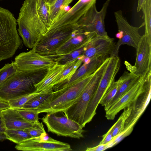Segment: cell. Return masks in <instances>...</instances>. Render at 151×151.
Masks as SVG:
<instances>
[{"mask_svg": "<svg viewBox=\"0 0 151 151\" xmlns=\"http://www.w3.org/2000/svg\"><path fill=\"white\" fill-rule=\"evenodd\" d=\"M132 108V104L124 109V111L116 122L112 126V135L113 139L122 135L124 129L125 122L130 115Z\"/></svg>", "mask_w": 151, "mask_h": 151, "instance_id": "cb8c5ba5", "label": "cell"}, {"mask_svg": "<svg viewBox=\"0 0 151 151\" xmlns=\"http://www.w3.org/2000/svg\"><path fill=\"white\" fill-rule=\"evenodd\" d=\"M65 64L55 63L47 70V73L42 79L35 85L36 91L40 92L52 88V83L57 77L64 69Z\"/></svg>", "mask_w": 151, "mask_h": 151, "instance_id": "7402d4cb", "label": "cell"}, {"mask_svg": "<svg viewBox=\"0 0 151 151\" xmlns=\"http://www.w3.org/2000/svg\"><path fill=\"white\" fill-rule=\"evenodd\" d=\"M96 35L77 27L73 30L68 39L56 50L54 55L67 54L85 46Z\"/></svg>", "mask_w": 151, "mask_h": 151, "instance_id": "e0dca14e", "label": "cell"}, {"mask_svg": "<svg viewBox=\"0 0 151 151\" xmlns=\"http://www.w3.org/2000/svg\"><path fill=\"white\" fill-rule=\"evenodd\" d=\"M6 139V137L4 133L0 134V141H3Z\"/></svg>", "mask_w": 151, "mask_h": 151, "instance_id": "ab89813d", "label": "cell"}, {"mask_svg": "<svg viewBox=\"0 0 151 151\" xmlns=\"http://www.w3.org/2000/svg\"><path fill=\"white\" fill-rule=\"evenodd\" d=\"M96 0H79L69 10L52 22L47 31L64 28L74 30L77 28L82 17Z\"/></svg>", "mask_w": 151, "mask_h": 151, "instance_id": "ba28073f", "label": "cell"}, {"mask_svg": "<svg viewBox=\"0 0 151 151\" xmlns=\"http://www.w3.org/2000/svg\"><path fill=\"white\" fill-rule=\"evenodd\" d=\"M141 10L145 28L144 35L151 40V0H146Z\"/></svg>", "mask_w": 151, "mask_h": 151, "instance_id": "f1b7e54d", "label": "cell"}, {"mask_svg": "<svg viewBox=\"0 0 151 151\" xmlns=\"http://www.w3.org/2000/svg\"><path fill=\"white\" fill-rule=\"evenodd\" d=\"M136 50L134 65L125 61L127 69L136 75L146 76L151 72V40L144 34L141 36Z\"/></svg>", "mask_w": 151, "mask_h": 151, "instance_id": "4fadbf2b", "label": "cell"}, {"mask_svg": "<svg viewBox=\"0 0 151 151\" xmlns=\"http://www.w3.org/2000/svg\"><path fill=\"white\" fill-rule=\"evenodd\" d=\"M85 57L83 55L74 60L65 64L59 75L54 81L52 88L62 85L68 82L83 63Z\"/></svg>", "mask_w": 151, "mask_h": 151, "instance_id": "ffe728a7", "label": "cell"}, {"mask_svg": "<svg viewBox=\"0 0 151 151\" xmlns=\"http://www.w3.org/2000/svg\"><path fill=\"white\" fill-rule=\"evenodd\" d=\"M14 109L25 120L32 124L36 123L39 122L38 117L39 114L37 113L35 109L23 108Z\"/></svg>", "mask_w": 151, "mask_h": 151, "instance_id": "4dcf8cb0", "label": "cell"}, {"mask_svg": "<svg viewBox=\"0 0 151 151\" xmlns=\"http://www.w3.org/2000/svg\"><path fill=\"white\" fill-rule=\"evenodd\" d=\"M115 44L114 39L108 36L96 35L86 46V50L83 55L89 58L93 56L107 58L112 53Z\"/></svg>", "mask_w": 151, "mask_h": 151, "instance_id": "2e32d148", "label": "cell"}, {"mask_svg": "<svg viewBox=\"0 0 151 151\" xmlns=\"http://www.w3.org/2000/svg\"><path fill=\"white\" fill-rule=\"evenodd\" d=\"M4 134L7 139L17 144L32 138L24 129H6Z\"/></svg>", "mask_w": 151, "mask_h": 151, "instance_id": "4316f807", "label": "cell"}, {"mask_svg": "<svg viewBox=\"0 0 151 151\" xmlns=\"http://www.w3.org/2000/svg\"><path fill=\"white\" fill-rule=\"evenodd\" d=\"M53 91L52 88L49 89L46 91L31 99L27 102L22 108L36 109L50 96Z\"/></svg>", "mask_w": 151, "mask_h": 151, "instance_id": "484cf974", "label": "cell"}, {"mask_svg": "<svg viewBox=\"0 0 151 151\" xmlns=\"http://www.w3.org/2000/svg\"><path fill=\"white\" fill-rule=\"evenodd\" d=\"M10 106L8 102L4 101L0 99V111H1L8 109Z\"/></svg>", "mask_w": 151, "mask_h": 151, "instance_id": "8d00e7d4", "label": "cell"}, {"mask_svg": "<svg viewBox=\"0 0 151 151\" xmlns=\"http://www.w3.org/2000/svg\"><path fill=\"white\" fill-rule=\"evenodd\" d=\"M56 0H47L46 1L48 4L49 6L52 5Z\"/></svg>", "mask_w": 151, "mask_h": 151, "instance_id": "60d3db41", "label": "cell"}, {"mask_svg": "<svg viewBox=\"0 0 151 151\" xmlns=\"http://www.w3.org/2000/svg\"><path fill=\"white\" fill-rule=\"evenodd\" d=\"M17 22V30L22 42L30 49L32 48L39 38L48 31L38 14L36 0H25L24 1Z\"/></svg>", "mask_w": 151, "mask_h": 151, "instance_id": "6da1fadb", "label": "cell"}, {"mask_svg": "<svg viewBox=\"0 0 151 151\" xmlns=\"http://www.w3.org/2000/svg\"></svg>", "mask_w": 151, "mask_h": 151, "instance_id": "b9f144b4", "label": "cell"}, {"mask_svg": "<svg viewBox=\"0 0 151 151\" xmlns=\"http://www.w3.org/2000/svg\"><path fill=\"white\" fill-rule=\"evenodd\" d=\"M24 130L30 135L32 138L38 137L42 134L46 132L42 123L40 122L33 124L31 127Z\"/></svg>", "mask_w": 151, "mask_h": 151, "instance_id": "d6a6232c", "label": "cell"}, {"mask_svg": "<svg viewBox=\"0 0 151 151\" xmlns=\"http://www.w3.org/2000/svg\"><path fill=\"white\" fill-rule=\"evenodd\" d=\"M48 69L17 70L16 73L0 85V99L8 101L36 90L35 85L46 74Z\"/></svg>", "mask_w": 151, "mask_h": 151, "instance_id": "7a4b0ae2", "label": "cell"}, {"mask_svg": "<svg viewBox=\"0 0 151 151\" xmlns=\"http://www.w3.org/2000/svg\"><path fill=\"white\" fill-rule=\"evenodd\" d=\"M1 111H0V134H4L6 129Z\"/></svg>", "mask_w": 151, "mask_h": 151, "instance_id": "d590c367", "label": "cell"}, {"mask_svg": "<svg viewBox=\"0 0 151 151\" xmlns=\"http://www.w3.org/2000/svg\"><path fill=\"white\" fill-rule=\"evenodd\" d=\"M109 58L108 57L105 60L94 73L76 101L63 112L68 117L76 122L82 127L87 106L97 89Z\"/></svg>", "mask_w": 151, "mask_h": 151, "instance_id": "5b68a950", "label": "cell"}, {"mask_svg": "<svg viewBox=\"0 0 151 151\" xmlns=\"http://www.w3.org/2000/svg\"><path fill=\"white\" fill-rule=\"evenodd\" d=\"M123 74L124 76V80L114 97L107 104L104 106L105 111L127 93L139 80L141 76L132 72L129 73L126 71H125Z\"/></svg>", "mask_w": 151, "mask_h": 151, "instance_id": "44dd1931", "label": "cell"}, {"mask_svg": "<svg viewBox=\"0 0 151 151\" xmlns=\"http://www.w3.org/2000/svg\"><path fill=\"white\" fill-rule=\"evenodd\" d=\"M124 79L123 74L118 80L114 82L103 96L99 104L104 106L110 102L116 95Z\"/></svg>", "mask_w": 151, "mask_h": 151, "instance_id": "83f0119b", "label": "cell"}, {"mask_svg": "<svg viewBox=\"0 0 151 151\" xmlns=\"http://www.w3.org/2000/svg\"><path fill=\"white\" fill-rule=\"evenodd\" d=\"M48 89L37 92H34L16 99L9 100L8 102L10 107L13 108H22L28 101L34 97L46 91Z\"/></svg>", "mask_w": 151, "mask_h": 151, "instance_id": "f546056e", "label": "cell"}, {"mask_svg": "<svg viewBox=\"0 0 151 151\" xmlns=\"http://www.w3.org/2000/svg\"><path fill=\"white\" fill-rule=\"evenodd\" d=\"M146 0H138L137 11L139 12L142 9V7Z\"/></svg>", "mask_w": 151, "mask_h": 151, "instance_id": "74e56055", "label": "cell"}, {"mask_svg": "<svg viewBox=\"0 0 151 151\" xmlns=\"http://www.w3.org/2000/svg\"><path fill=\"white\" fill-rule=\"evenodd\" d=\"M109 143L106 144H99V145L93 147H88L86 151H101L104 150L110 146Z\"/></svg>", "mask_w": 151, "mask_h": 151, "instance_id": "e575fe53", "label": "cell"}, {"mask_svg": "<svg viewBox=\"0 0 151 151\" xmlns=\"http://www.w3.org/2000/svg\"><path fill=\"white\" fill-rule=\"evenodd\" d=\"M94 73L76 83L52 92L50 96L35 109L38 114L63 112L76 100Z\"/></svg>", "mask_w": 151, "mask_h": 151, "instance_id": "3957f363", "label": "cell"}, {"mask_svg": "<svg viewBox=\"0 0 151 151\" xmlns=\"http://www.w3.org/2000/svg\"><path fill=\"white\" fill-rule=\"evenodd\" d=\"M15 148L24 151H68L72 150L69 144L55 140L46 132L17 144Z\"/></svg>", "mask_w": 151, "mask_h": 151, "instance_id": "30bf717a", "label": "cell"}, {"mask_svg": "<svg viewBox=\"0 0 151 151\" xmlns=\"http://www.w3.org/2000/svg\"><path fill=\"white\" fill-rule=\"evenodd\" d=\"M110 1L107 0L99 11L97 10L96 4H93L82 17L78 27L96 35L108 36L105 29L104 19Z\"/></svg>", "mask_w": 151, "mask_h": 151, "instance_id": "9c48e42d", "label": "cell"}, {"mask_svg": "<svg viewBox=\"0 0 151 151\" xmlns=\"http://www.w3.org/2000/svg\"><path fill=\"white\" fill-rule=\"evenodd\" d=\"M17 70L14 61L10 63L5 64L0 69V85L14 75Z\"/></svg>", "mask_w": 151, "mask_h": 151, "instance_id": "1f68e13d", "label": "cell"}, {"mask_svg": "<svg viewBox=\"0 0 151 151\" xmlns=\"http://www.w3.org/2000/svg\"><path fill=\"white\" fill-rule=\"evenodd\" d=\"M151 75L150 73L146 76H141L130 89L106 111L105 117L107 119H114L117 113L133 103L145 91L151 81Z\"/></svg>", "mask_w": 151, "mask_h": 151, "instance_id": "8fae6325", "label": "cell"}, {"mask_svg": "<svg viewBox=\"0 0 151 151\" xmlns=\"http://www.w3.org/2000/svg\"><path fill=\"white\" fill-rule=\"evenodd\" d=\"M86 46L67 54L51 55L45 56L51 59L56 63L65 65L82 55L86 50Z\"/></svg>", "mask_w": 151, "mask_h": 151, "instance_id": "603a6c76", "label": "cell"}, {"mask_svg": "<svg viewBox=\"0 0 151 151\" xmlns=\"http://www.w3.org/2000/svg\"><path fill=\"white\" fill-rule=\"evenodd\" d=\"M47 131L57 136L80 139L83 137V128L65 114L59 116L56 112L47 113L42 119Z\"/></svg>", "mask_w": 151, "mask_h": 151, "instance_id": "8992f818", "label": "cell"}, {"mask_svg": "<svg viewBox=\"0 0 151 151\" xmlns=\"http://www.w3.org/2000/svg\"><path fill=\"white\" fill-rule=\"evenodd\" d=\"M118 32H117L115 35L116 38L119 39H121L123 37V33L121 31H118Z\"/></svg>", "mask_w": 151, "mask_h": 151, "instance_id": "f35d334b", "label": "cell"}, {"mask_svg": "<svg viewBox=\"0 0 151 151\" xmlns=\"http://www.w3.org/2000/svg\"><path fill=\"white\" fill-rule=\"evenodd\" d=\"M17 20L9 11L0 7V63L12 57L23 47L17 30Z\"/></svg>", "mask_w": 151, "mask_h": 151, "instance_id": "277c9868", "label": "cell"}, {"mask_svg": "<svg viewBox=\"0 0 151 151\" xmlns=\"http://www.w3.org/2000/svg\"><path fill=\"white\" fill-rule=\"evenodd\" d=\"M151 81L148 83L145 92L142 93L132 103L130 114L125 122L122 135L126 137L132 131L135 124L141 116L150 102L151 98Z\"/></svg>", "mask_w": 151, "mask_h": 151, "instance_id": "9a60e30c", "label": "cell"}, {"mask_svg": "<svg viewBox=\"0 0 151 151\" xmlns=\"http://www.w3.org/2000/svg\"><path fill=\"white\" fill-rule=\"evenodd\" d=\"M1 111L6 129H23L33 124L24 120L14 108L10 107Z\"/></svg>", "mask_w": 151, "mask_h": 151, "instance_id": "d6986e66", "label": "cell"}, {"mask_svg": "<svg viewBox=\"0 0 151 151\" xmlns=\"http://www.w3.org/2000/svg\"><path fill=\"white\" fill-rule=\"evenodd\" d=\"M113 127L112 126L106 133L102 136L103 139L99 144H107L113 140L112 135Z\"/></svg>", "mask_w": 151, "mask_h": 151, "instance_id": "836d02e7", "label": "cell"}, {"mask_svg": "<svg viewBox=\"0 0 151 151\" xmlns=\"http://www.w3.org/2000/svg\"><path fill=\"white\" fill-rule=\"evenodd\" d=\"M17 69L20 70H36L48 69L56 63L32 50L20 53L14 61Z\"/></svg>", "mask_w": 151, "mask_h": 151, "instance_id": "5bb4252c", "label": "cell"}, {"mask_svg": "<svg viewBox=\"0 0 151 151\" xmlns=\"http://www.w3.org/2000/svg\"><path fill=\"white\" fill-rule=\"evenodd\" d=\"M73 0H56L52 5L49 6V12L51 23L55 18L60 17L66 11L65 9Z\"/></svg>", "mask_w": 151, "mask_h": 151, "instance_id": "d4e9b609", "label": "cell"}, {"mask_svg": "<svg viewBox=\"0 0 151 151\" xmlns=\"http://www.w3.org/2000/svg\"><path fill=\"white\" fill-rule=\"evenodd\" d=\"M73 31L60 28L48 31L39 38L32 50L44 56L54 55L56 50L68 39Z\"/></svg>", "mask_w": 151, "mask_h": 151, "instance_id": "52a82bcc", "label": "cell"}, {"mask_svg": "<svg viewBox=\"0 0 151 151\" xmlns=\"http://www.w3.org/2000/svg\"><path fill=\"white\" fill-rule=\"evenodd\" d=\"M114 15L118 31L122 32L123 37L121 39L119 40L115 44L114 48L110 57L118 56L119 48L122 45H127L133 47L136 50L142 36L139 33V30L145 25L144 22L138 27L131 25L124 16L121 10L115 12Z\"/></svg>", "mask_w": 151, "mask_h": 151, "instance_id": "7c38bea8", "label": "cell"}, {"mask_svg": "<svg viewBox=\"0 0 151 151\" xmlns=\"http://www.w3.org/2000/svg\"><path fill=\"white\" fill-rule=\"evenodd\" d=\"M88 63H83L72 76L70 80L65 84L53 89L54 91L70 86L85 77L94 73L107 58L101 56H93Z\"/></svg>", "mask_w": 151, "mask_h": 151, "instance_id": "ac0fdd59", "label": "cell"}]
</instances>
